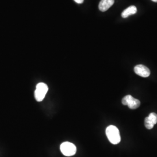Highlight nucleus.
Listing matches in <instances>:
<instances>
[{"label":"nucleus","mask_w":157,"mask_h":157,"mask_svg":"<svg viewBox=\"0 0 157 157\" xmlns=\"http://www.w3.org/2000/svg\"><path fill=\"white\" fill-rule=\"evenodd\" d=\"M106 135L109 141L113 144H118L120 143L121 138L118 128L113 126L110 125L106 129Z\"/></svg>","instance_id":"nucleus-1"},{"label":"nucleus","mask_w":157,"mask_h":157,"mask_svg":"<svg viewBox=\"0 0 157 157\" xmlns=\"http://www.w3.org/2000/svg\"><path fill=\"white\" fill-rule=\"evenodd\" d=\"M48 90V87L45 83H39L37 84L36 90L34 91V96L36 100L39 102L43 101L45 98Z\"/></svg>","instance_id":"nucleus-2"},{"label":"nucleus","mask_w":157,"mask_h":157,"mask_svg":"<svg viewBox=\"0 0 157 157\" xmlns=\"http://www.w3.org/2000/svg\"><path fill=\"white\" fill-rule=\"evenodd\" d=\"M60 149L63 155L67 157L74 155L76 152V146L70 142H64L62 143Z\"/></svg>","instance_id":"nucleus-3"},{"label":"nucleus","mask_w":157,"mask_h":157,"mask_svg":"<svg viewBox=\"0 0 157 157\" xmlns=\"http://www.w3.org/2000/svg\"><path fill=\"white\" fill-rule=\"evenodd\" d=\"M122 102L124 105H128L129 108L132 109H137L140 105V101L130 95H126L124 97Z\"/></svg>","instance_id":"nucleus-4"},{"label":"nucleus","mask_w":157,"mask_h":157,"mask_svg":"<svg viewBox=\"0 0 157 157\" xmlns=\"http://www.w3.org/2000/svg\"><path fill=\"white\" fill-rule=\"evenodd\" d=\"M134 71L137 75L143 78H147L150 75V69L143 65H136L134 68Z\"/></svg>","instance_id":"nucleus-5"},{"label":"nucleus","mask_w":157,"mask_h":157,"mask_svg":"<svg viewBox=\"0 0 157 157\" xmlns=\"http://www.w3.org/2000/svg\"><path fill=\"white\" fill-rule=\"evenodd\" d=\"M157 124V115L152 112L148 117L145 119L144 124L146 128L147 129H151L154 128V126Z\"/></svg>","instance_id":"nucleus-6"},{"label":"nucleus","mask_w":157,"mask_h":157,"mask_svg":"<svg viewBox=\"0 0 157 157\" xmlns=\"http://www.w3.org/2000/svg\"><path fill=\"white\" fill-rule=\"evenodd\" d=\"M114 2V0H101L98 6L99 10L102 12L106 11L113 6Z\"/></svg>","instance_id":"nucleus-7"},{"label":"nucleus","mask_w":157,"mask_h":157,"mask_svg":"<svg viewBox=\"0 0 157 157\" xmlns=\"http://www.w3.org/2000/svg\"><path fill=\"white\" fill-rule=\"evenodd\" d=\"M137 11V8L134 6H130L126 8L125 10H124L122 13V17L123 18H126L128 17L134 15Z\"/></svg>","instance_id":"nucleus-8"},{"label":"nucleus","mask_w":157,"mask_h":157,"mask_svg":"<svg viewBox=\"0 0 157 157\" xmlns=\"http://www.w3.org/2000/svg\"><path fill=\"white\" fill-rule=\"evenodd\" d=\"M78 4H82L84 2V0H74Z\"/></svg>","instance_id":"nucleus-9"},{"label":"nucleus","mask_w":157,"mask_h":157,"mask_svg":"<svg viewBox=\"0 0 157 157\" xmlns=\"http://www.w3.org/2000/svg\"><path fill=\"white\" fill-rule=\"evenodd\" d=\"M152 1L155 2H157V0H151Z\"/></svg>","instance_id":"nucleus-10"}]
</instances>
